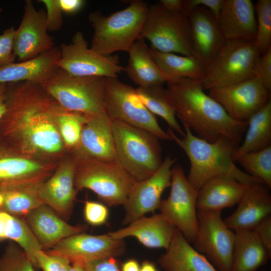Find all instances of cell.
<instances>
[{"mask_svg":"<svg viewBox=\"0 0 271 271\" xmlns=\"http://www.w3.org/2000/svg\"><path fill=\"white\" fill-rule=\"evenodd\" d=\"M6 110L0 137L23 154L58 163L68 151L57 118L61 106L42 84L29 81L7 84Z\"/></svg>","mask_w":271,"mask_h":271,"instance_id":"1","label":"cell"},{"mask_svg":"<svg viewBox=\"0 0 271 271\" xmlns=\"http://www.w3.org/2000/svg\"><path fill=\"white\" fill-rule=\"evenodd\" d=\"M166 88L176 116L198 138L213 142L225 136L240 144L247 121H237L205 92L201 80L183 79L168 82Z\"/></svg>","mask_w":271,"mask_h":271,"instance_id":"2","label":"cell"},{"mask_svg":"<svg viewBox=\"0 0 271 271\" xmlns=\"http://www.w3.org/2000/svg\"><path fill=\"white\" fill-rule=\"evenodd\" d=\"M183 125L185 134L181 138L170 128L167 132L189 160L190 167L186 177L194 189L198 191L208 180L219 176L232 177L246 185L263 183L235 165L233 156L239 143L225 136L209 142L194 134L186 125Z\"/></svg>","mask_w":271,"mask_h":271,"instance_id":"3","label":"cell"},{"mask_svg":"<svg viewBox=\"0 0 271 271\" xmlns=\"http://www.w3.org/2000/svg\"><path fill=\"white\" fill-rule=\"evenodd\" d=\"M149 7L145 2L134 0L126 8L108 16L99 11L90 13L88 19L93 35L90 48L103 56L127 52L139 39Z\"/></svg>","mask_w":271,"mask_h":271,"instance_id":"4","label":"cell"},{"mask_svg":"<svg viewBox=\"0 0 271 271\" xmlns=\"http://www.w3.org/2000/svg\"><path fill=\"white\" fill-rule=\"evenodd\" d=\"M111 124L116 162L135 181L152 175L163 162L159 139L120 121Z\"/></svg>","mask_w":271,"mask_h":271,"instance_id":"5","label":"cell"},{"mask_svg":"<svg viewBox=\"0 0 271 271\" xmlns=\"http://www.w3.org/2000/svg\"><path fill=\"white\" fill-rule=\"evenodd\" d=\"M105 78L100 76H73L58 68L42 85L63 108L92 115L105 111Z\"/></svg>","mask_w":271,"mask_h":271,"instance_id":"6","label":"cell"},{"mask_svg":"<svg viewBox=\"0 0 271 271\" xmlns=\"http://www.w3.org/2000/svg\"><path fill=\"white\" fill-rule=\"evenodd\" d=\"M75 158L78 192L89 189L108 206L124 205L135 181L116 162Z\"/></svg>","mask_w":271,"mask_h":271,"instance_id":"7","label":"cell"},{"mask_svg":"<svg viewBox=\"0 0 271 271\" xmlns=\"http://www.w3.org/2000/svg\"><path fill=\"white\" fill-rule=\"evenodd\" d=\"M260 56L253 41L226 40L207 67L201 80L203 89L209 90L222 87L256 76Z\"/></svg>","mask_w":271,"mask_h":271,"instance_id":"8","label":"cell"},{"mask_svg":"<svg viewBox=\"0 0 271 271\" xmlns=\"http://www.w3.org/2000/svg\"><path fill=\"white\" fill-rule=\"evenodd\" d=\"M140 38L149 40L151 47L158 51L197 57L187 16L169 11L159 3L149 6Z\"/></svg>","mask_w":271,"mask_h":271,"instance_id":"9","label":"cell"},{"mask_svg":"<svg viewBox=\"0 0 271 271\" xmlns=\"http://www.w3.org/2000/svg\"><path fill=\"white\" fill-rule=\"evenodd\" d=\"M103 104L111 121H120L146 130L159 139L172 141L167 131L143 104L136 89L117 78H105Z\"/></svg>","mask_w":271,"mask_h":271,"instance_id":"10","label":"cell"},{"mask_svg":"<svg viewBox=\"0 0 271 271\" xmlns=\"http://www.w3.org/2000/svg\"><path fill=\"white\" fill-rule=\"evenodd\" d=\"M198 229L193 243L218 271H230L235 232L225 224L221 211L197 209Z\"/></svg>","mask_w":271,"mask_h":271,"instance_id":"11","label":"cell"},{"mask_svg":"<svg viewBox=\"0 0 271 271\" xmlns=\"http://www.w3.org/2000/svg\"><path fill=\"white\" fill-rule=\"evenodd\" d=\"M59 48L57 67L72 75L117 78L124 71L117 55L103 56L94 51L80 32L75 33L71 43L61 44Z\"/></svg>","mask_w":271,"mask_h":271,"instance_id":"12","label":"cell"},{"mask_svg":"<svg viewBox=\"0 0 271 271\" xmlns=\"http://www.w3.org/2000/svg\"><path fill=\"white\" fill-rule=\"evenodd\" d=\"M170 187L169 196L161 200L158 209L189 242H193L198 229L197 191L189 184L179 165L172 168Z\"/></svg>","mask_w":271,"mask_h":271,"instance_id":"13","label":"cell"},{"mask_svg":"<svg viewBox=\"0 0 271 271\" xmlns=\"http://www.w3.org/2000/svg\"><path fill=\"white\" fill-rule=\"evenodd\" d=\"M208 91L230 117L240 122L247 121L270 100V91L257 76Z\"/></svg>","mask_w":271,"mask_h":271,"instance_id":"14","label":"cell"},{"mask_svg":"<svg viewBox=\"0 0 271 271\" xmlns=\"http://www.w3.org/2000/svg\"><path fill=\"white\" fill-rule=\"evenodd\" d=\"M58 163L27 156L0 137V190L42 183L53 174Z\"/></svg>","mask_w":271,"mask_h":271,"instance_id":"15","label":"cell"},{"mask_svg":"<svg viewBox=\"0 0 271 271\" xmlns=\"http://www.w3.org/2000/svg\"><path fill=\"white\" fill-rule=\"evenodd\" d=\"M175 162V159L168 156L152 175L134 182L123 205L125 210L124 224L128 225L159 208L162 193L171 186L172 170Z\"/></svg>","mask_w":271,"mask_h":271,"instance_id":"16","label":"cell"},{"mask_svg":"<svg viewBox=\"0 0 271 271\" xmlns=\"http://www.w3.org/2000/svg\"><path fill=\"white\" fill-rule=\"evenodd\" d=\"M76 165L74 156L69 152L59 161L53 174L39 188L44 203L65 221L71 217L78 192L74 184Z\"/></svg>","mask_w":271,"mask_h":271,"instance_id":"17","label":"cell"},{"mask_svg":"<svg viewBox=\"0 0 271 271\" xmlns=\"http://www.w3.org/2000/svg\"><path fill=\"white\" fill-rule=\"evenodd\" d=\"M123 239L114 238L107 234L93 235L78 233L66 238L47 252L68 258L71 263H89L120 255L124 249Z\"/></svg>","mask_w":271,"mask_h":271,"instance_id":"18","label":"cell"},{"mask_svg":"<svg viewBox=\"0 0 271 271\" xmlns=\"http://www.w3.org/2000/svg\"><path fill=\"white\" fill-rule=\"evenodd\" d=\"M24 10L14 42V53L19 62L33 59L54 47L48 33L45 11L36 9L31 0L25 1Z\"/></svg>","mask_w":271,"mask_h":271,"instance_id":"19","label":"cell"},{"mask_svg":"<svg viewBox=\"0 0 271 271\" xmlns=\"http://www.w3.org/2000/svg\"><path fill=\"white\" fill-rule=\"evenodd\" d=\"M86 116L79 142L69 152L76 158L116 162L111 120L105 111Z\"/></svg>","mask_w":271,"mask_h":271,"instance_id":"20","label":"cell"},{"mask_svg":"<svg viewBox=\"0 0 271 271\" xmlns=\"http://www.w3.org/2000/svg\"><path fill=\"white\" fill-rule=\"evenodd\" d=\"M186 16L193 50L197 58L207 67L226 41L217 19L203 7L193 8Z\"/></svg>","mask_w":271,"mask_h":271,"instance_id":"21","label":"cell"},{"mask_svg":"<svg viewBox=\"0 0 271 271\" xmlns=\"http://www.w3.org/2000/svg\"><path fill=\"white\" fill-rule=\"evenodd\" d=\"M268 187L262 183L248 185L237 209L224 222L234 232L252 230L270 216L271 196Z\"/></svg>","mask_w":271,"mask_h":271,"instance_id":"22","label":"cell"},{"mask_svg":"<svg viewBox=\"0 0 271 271\" xmlns=\"http://www.w3.org/2000/svg\"><path fill=\"white\" fill-rule=\"evenodd\" d=\"M25 219L42 250L50 249L60 241L84 232L86 225H72L46 204L30 212Z\"/></svg>","mask_w":271,"mask_h":271,"instance_id":"23","label":"cell"},{"mask_svg":"<svg viewBox=\"0 0 271 271\" xmlns=\"http://www.w3.org/2000/svg\"><path fill=\"white\" fill-rule=\"evenodd\" d=\"M217 20L226 41H254L256 21L251 0H223Z\"/></svg>","mask_w":271,"mask_h":271,"instance_id":"24","label":"cell"},{"mask_svg":"<svg viewBox=\"0 0 271 271\" xmlns=\"http://www.w3.org/2000/svg\"><path fill=\"white\" fill-rule=\"evenodd\" d=\"M176 228L161 213L142 216L108 234L116 239L133 237L150 248H168Z\"/></svg>","mask_w":271,"mask_h":271,"instance_id":"25","label":"cell"},{"mask_svg":"<svg viewBox=\"0 0 271 271\" xmlns=\"http://www.w3.org/2000/svg\"><path fill=\"white\" fill-rule=\"evenodd\" d=\"M60 49L54 46L36 57L0 69V84L29 81L43 84L58 68Z\"/></svg>","mask_w":271,"mask_h":271,"instance_id":"26","label":"cell"},{"mask_svg":"<svg viewBox=\"0 0 271 271\" xmlns=\"http://www.w3.org/2000/svg\"><path fill=\"white\" fill-rule=\"evenodd\" d=\"M248 185L228 176H219L206 182L197 191V209L221 211L237 204Z\"/></svg>","mask_w":271,"mask_h":271,"instance_id":"27","label":"cell"},{"mask_svg":"<svg viewBox=\"0 0 271 271\" xmlns=\"http://www.w3.org/2000/svg\"><path fill=\"white\" fill-rule=\"evenodd\" d=\"M159 262L165 271H218L203 254L193 248L177 228Z\"/></svg>","mask_w":271,"mask_h":271,"instance_id":"28","label":"cell"},{"mask_svg":"<svg viewBox=\"0 0 271 271\" xmlns=\"http://www.w3.org/2000/svg\"><path fill=\"white\" fill-rule=\"evenodd\" d=\"M127 52L129 58L124 71L139 87L163 85L166 82L145 39H137Z\"/></svg>","mask_w":271,"mask_h":271,"instance_id":"29","label":"cell"},{"mask_svg":"<svg viewBox=\"0 0 271 271\" xmlns=\"http://www.w3.org/2000/svg\"><path fill=\"white\" fill-rule=\"evenodd\" d=\"M151 54L166 82L183 79L201 80L207 67L196 57L158 51L151 47Z\"/></svg>","mask_w":271,"mask_h":271,"instance_id":"30","label":"cell"},{"mask_svg":"<svg viewBox=\"0 0 271 271\" xmlns=\"http://www.w3.org/2000/svg\"><path fill=\"white\" fill-rule=\"evenodd\" d=\"M235 232L230 271H257L270 257L252 230Z\"/></svg>","mask_w":271,"mask_h":271,"instance_id":"31","label":"cell"},{"mask_svg":"<svg viewBox=\"0 0 271 271\" xmlns=\"http://www.w3.org/2000/svg\"><path fill=\"white\" fill-rule=\"evenodd\" d=\"M41 183L1 189L0 210L25 218L33 210L45 204L39 194Z\"/></svg>","mask_w":271,"mask_h":271,"instance_id":"32","label":"cell"},{"mask_svg":"<svg viewBox=\"0 0 271 271\" xmlns=\"http://www.w3.org/2000/svg\"><path fill=\"white\" fill-rule=\"evenodd\" d=\"M9 240L19 245L37 267L35 253L42 250L25 218L0 210V241Z\"/></svg>","mask_w":271,"mask_h":271,"instance_id":"33","label":"cell"},{"mask_svg":"<svg viewBox=\"0 0 271 271\" xmlns=\"http://www.w3.org/2000/svg\"><path fill=\"white\" fill-rule=\"evenodd\" d=\"M246 132L235 154L258 151L271 144V101L247 121Z\"/></svg>","mask_w":271,"mask_h":271,"instance_id":"34","label":"cell"},{"mask_svg":"<svg viewBox=\"0 0 271 271\" xmlns=\"http://www.w3.org/2000/svg\"><path fill=\"white\" fill-rule=\"evenodd\" d=\"M136 89L141 101L151 113L161 117L169 128L182 137L184 136V130L177 120L175 110L163 85L138 87Z\"/></svg>","mask_w":271,"mask_h":271,"instance_id":"35","label":"cell"},{"mask_svg":"<svg viewBox=\"0 0 271 271\" xmlns=\"http://www.w3.org/2000/svg\"><path fill=\"white\" fill-rule=\"evenodd\" d=\"M234 161L237 162L246 173L271 187V146L255 152L234 154Z\"/></svg>","mask_w":271,"mask_h":271,"instance_id":"36","label":"cell"},{"mask_svg":"<svg viewBox=\"0 0 271 271\" xmlns=\"http://www.w3.org/2000/svg\"><path fill=\"white\" fill-rule=\"evenodd\" d=\"M86 119V115L61 107L58 115V125L61 137L69 152L78 145Z\"/></svg>","mask_w":271,"mask_h":271,"instance_id":"37","label":"cell"},{"mask_svg":"<svg viewBox=\"0 0 271 271\" xmlns=\"http://www.w3.org/2000/svg\"><path fill=\"white\" fill-rule=\"evenodd\" d=\"M254 9L256 31L254 43L261 55L271 47V1H257Z\"/></svg>","mask_w":271,"mask_h":271,"instance_id":"38","label":"cell"},{"mask_svg":"<svg viewBox=\"0 0 271 271\" xmlns=\"http://www.w3.org/2000/svg\"><path fill=\"white\" fill-rule=\"evenodd\" d=\"M34 267L26 252L13 241L0 257V271H34Z\"/></svg>","mask_w":271,"mask_h":271,"instance_id":"39","label":"cell"},{"mask_svg":"<svg viewBox=\"0 0 271 271\" xmlns=\"http://www.w3.org/2000/svg\"><path fill=\"white\" fill-rule=\"evenodd\" d=\"M37 267L43 271H68L70 265V260L62 255L50 254L43 250L35 253Z\"/></svg>","mask_w":271,"mask_h":271,"instance_id":"40","label":"cell"},{"mask_svg":"<svg viewBox=\"0 0 271 271\" xmlns=\"http://www.w3.org/2000/svg\"><path fill=\"white\" fill-rule=\"evenodd\" d=\"M83 215L88 224L94 226H100L107 221L109 211L104 204L87 200L84 203Z\"/></svg>","mask_w":271,"mask_h":271,"instance_id":"41","label":"cell"},{"mask_svg":"<svg viewBox=\"0 0 271 271\" xmlns=\"http://www.w3.org/2000/svg\"><path fill=\"white\" fill-rule=\"evenodd\" d=\"M16 30L11 26L0 35V69L15 62L16 57L14 42Z\"/></svg>","mask_w":271,"mask_h":271,"instance_id":"42","label":"cell"},{"mask_svg":"<svg viewBox=\"0 0 271 271\" xmlns=\"http://www.w3.org/2000/svg\"><path fill=\"white\" fill-rule=\"evenodd\" d=\"M46 8V21L48 31L60 30L63 25L62 11L58 0H41Z\"/></svg>","mask_w":271,"mask_h":271,"instance_id":"43","label":"cell"},{"mask_svg":"<svg viewBox=\"0 0 271 271\" xmlns=\"http://www.w3.org/2000/svg\"><path fill=\"white\" fill-rule=\"evenodd\" d=\"M256 76L259 77L265 88L271 91V47L259 58Z\"/></svg>","mask_w":271,"mask_h":271,"instance_id":"44","label":"cell"},{"mask_svg":"<svg viewBox=\"0 0 271 271\" xmlns=\"http://www.w3.org/2000/svg\"><path fill=\"white\" fill-rule=\"evenodd\" d=\"M223 0H185L183 1V13H188L197 7H203L209 9L218 19Z\"/></svg>","mask_w":271,"mask_h":271,"instance_id":"45","label":"cell"},{"mask_svg":"<svg viewBox=\"0 0 271 271\" xmlns=\"http://www.w3.org/2000/svg\"><path fill=\"white\" fill-rule=\"evenodd\" d=\"M252 230L267 252L271 255V216H269L261 221Z\"/></svg>","mask_w":271,"mask_h":271,"instance_id":"46","label":"cell"},{"mask_svg":"<svg viewBox=\"0 0 271 271\" xmlns=\"http://www.w3.org/2000/svg\"><path fill=\"white\" fill-rule=\"evenodd\" d=\"M89 271H121L114 257H109L88 263Z\"/></svg>","mask_w":271,"mask_h":271,"instance_id":"47","label":"cell"},{"mask_svg":"<svg viewBox=\"0 0 271 271\" xmlns=\"http://www.w3.org/2000/svg\"><path fill=\"white\" fill-rule=\"evenodd\" d=\"M58 3L62 12L67 14L78 12L85 3L82 0H58Z\"/></svg>","mask_w":271,"mask_h":271,"instance_id":"48","label":"cell"},{"mask_svg":"<svg viewBox=\"0 0 271 271\" xmlns=\"http://www.w3.org/2000/svg\"><path fill=\"white\" fill-rule=\"evenodd\" d=\"M159 3L165 9L174 12H182L183 1L182 0H161Z\"/></svg>","mask_w":271,"mask_h":271,"instance_id":"49","label":"cell"},{"mask_svg":"<svg viewBox=\"0 0 271 271\" xmlns=\"http://www.w3.org/2000/svg\"><path fill=\"white\" fill-rule=\"evenodd\" d=\"M7 84H0V121L6 110V95Z\"/></svg>","mask_w":271,"mask_h":271,"instance_id":"50","label":"cell"},{"mask_svg":"<svg viewBox=\"0 0 271 271\" xmlns=\"http://www.w3.org/2000/svg\"><path fill=\"white\" fill-rule=\"evenodd\" d=\"M121 269V271H140V265L137 260L130 259L122 264Z\"/></svg>","mask_w":271,"mask_h":271,"instance_id":"51","label":"cell"},{"mask_svg":"<svg viewBox=\"0 0 271 271\" xmlns=\"http://www.w3.org/2000/svg\"><path fill=\"white\" fill-rule=\"evenodd\" d=\"M68 271H89V269L88 266V263L74 261L71 262Z\"/></svg>","mask_w":271,"mask_h":271,"instance_id":"52","label":"cell"},{"mask_svg":"<svg viewBox=\"0 0 271 271\" xmlns=\"http://www.w3.org/2000/svg\"><path fill=\"white\" fill-rule=\"evenodd\" d=\"M140 271H158V270L153 263L149 261H145L140 266Z\"/></svg>","mask_w":271,"mask_h":271,"instance_id":"53","label":"cell"},{"mask_svg":"<svg viewBox=\"0 0 271 271\" xmlns=\"http://www.w3.org/2000/svg\"><path fill=\"white\" fill-rule=\"evenodd\" d=\"M2 11V8L0 7V14L1 13Z\"/></svg>","mask_w":271,"mask_h":271,"instance_id":"54","label":"cell"}]
</instances>
